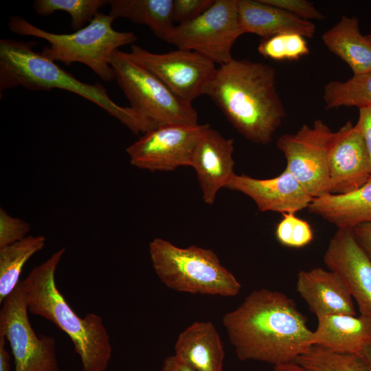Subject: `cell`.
<instances>
[{
  "instance_id": "cell-28",
  "label": "cell",
  "mask_w": 371,
  "mask_h": 371,
  "mask_svg": "<svg viewBox=\"0 0 371 371\" xmlns=\"http://www.w3.org/2000/svg\"><path fill=\"white\" fill-rule=\"evenodd\" d=\"M258 51L265 58L274 60H296L310 52L305 37L295 33L262 38Z\"/></svg>"
},
{
  "instance_id": "cell-8",
  "label": "cell",
  "mask_w": 371,
  "mask_h": 371,
  "mask_svg": "<svg viewBox=\"0 0 371 371\" xmlns=\"http://www.w3.org/2000/svg\"><path fill=\"white\" fill-rule=\"evenodd\" d=\"M243 34L238 0H215L197 18L175 25L165 42L195 52L220 66L234 59L232 48Z\"/></svg>"
},
{
  "instance_id": "cell-27",
  "label": "cell",
  "mask_w": 371,
  "mask_h": 371,
  "mask_svg": "<svg viewBox=\"0 0 371 371\" xmlns=\"http://www.w3.org/2000/svg\"><path fill=\"white\" fill-rule=\"evenodd\" d=\"M109 3L106 0H36L34 9L39 15L47 16L56 11L68 12L71 28L76 32L84 27L99 13V9Z\"/></svg>"
},
{
  "instance_id": "cell-9",
  "label": "cell",
  "mask_w": 371,
  "mask_h": 371,
  "mask_svg": "<svg viewBox=\"0 0 371 371\" xmlns=\"http://www.w3.org/2000/svg\"><path fill=\"white\" fill-rule=\"evenodd\" d=\"M336 131L321 120L277 141L287 170L313 198L329 194V151Z\"/></svg>"
},
{
  "instance_id": "cell-35",
  "label": "cell",
  "mask_w": 371,
  "mask_h": 371,
  "mask_svg": "<svg viewBox=\"0 0 371 371\" xmlns=\"http://www.w3.org/2000/svg\"><path fill=\"white\" fill-rule=\"evenodd\" d=\"M160 371H196L188 366L174 355L167 357L162 364Z\"/></svg>"
},
{
  "instance_id": "cell-14",
  "label": "cell",
  "mask_w": 371,
  "mask_h": 371,
  "mask_svg": "<svg viewBox=\"0 0 371 371\" xmlns=\"http://www.w3.org/2000/svg\"><path fill=\"white\" fill-rule=\"evenodd\" d=\"M370 177V161L363 135L356 124L348 121L336 131L329 151V194L355 191Z\"/></svg>"
},
{
  "instance_id": "cell-3",
  "label": "cell",
  "mask_w": 371,
  "mask_h": 371,
  "mask_svg": "<svg viewBox=\"0 0 371 371\" xmlns=\"http://www.w3.org/2000/svg\"><path fill=\"white\" fill-rule=\"evenodd\" d=\"M65 250L54 252L21 280L28 311L49 320L70 338L82 371H105L112 347L102 318L93 313L79 317L56 286L55 273Z\"/></svg>"
},
{
  "instance_id": "cell-5",
  "label": "cell",
  "mask_w": 371,
  "mask_h": 371,
  "mask_svg": "<svg viewBox=\"0 0 371 371\" xmlns=\"http://www.w3.org/2000/svg\"><path fill=\"white\" fill-rule=\"evenodd\" d=\"M115 19L109 14L98 13L89 23L72 34H55L42 30L25 19L10 18V31L21 36L43 38L49 45L41 54L52 61L66 65L80 63L91 68L102 80L113 79L111 62L113 53L121 46L137 40L132 32H118L112 27Z\"/></svg>"
},
{
  "instance_id": "cell-19",
  "label": "cell",
  "mask_w": 371,
  "mask_h": 371,
  "mask_svg": "<svg viewBox=\"0 0 371 371\" xmlns=\"http://www.w3.org/2000/svg\"><path fill=\"white\" fill-rule=\"evenodd\" d=\"M312 344L336 353L359 355L371 344V318L344 314L318 317Z\"/></svg>"
},
{
  "instance_id": "cell-39",
  "label": "cell",
  "mask_w": 371,
  "mask_h": 371,
  "mask_svg": "<svg viewBox=\"0 0 371 371\" xmlns=\"http://www.w3.org/2000/svg\"><path fill=\"white\" fill-rule=\"evenodd\" d=\"M366 36L368 38V39L371 42V32Z\"/></svg>"
},
{
  "instance_id": "cell-15",
  "label": "cell",
  "mask_w": 371,
  "mask_h": 371,
  "mask_svg": "<svg viewBox=\"0 0 371 371\" xmlns=\"http://www.w3.org/2000/svg\"><path fill=\"white\" fill-rule=\"evenodd\" d=\"M226 188L248 196L262 212L282 214L307 208L313 199L286 169L278 177L266 179L235 174Z\"/></svg>"
},
{
  "instance_id": "cell-12",
  "label": "cell",
  "mask_w": 371,
  "mask_h": 371,
  "mask_svg": "<svg viewBox=\"0 0 371 371\" xmlns=\"http://www.w3.org/2000/svg\"><path fill=\"white\" fill-rule=\"evenodd\" d=\"M209 126L208 124H169L149 131L127 147L130 162L152 172L190 166L195 147Z\"/></svg>"
},
{
  "instance_id": "cell-1",
  "label": "cell",
  "mask_w": 371,
  "mask_h": 371,
  "mask_svg": "<svg viewBox=\"0 0 371 371\" xmlns=\"http://www.w3.org/2000/svg\"><path fill=\"white\" fill-rule=\"evenodd\" d=\"M223 325L241 361L273 366L294 362L313 346V331L306 317L291 298L277 291H253L224 315Z\"/></svg>"
},
{
  "instance_id": "cell-22",
  "label": "cell",
  "mask_w": 371,
  "mask_h": 371,
  "mask_svg": "<svg viewBox=\"0 0 371 371\" xmlns=\"http://www.w3.org/2000/svg\"><path fill=\"white\" fill-rule=\"evenodd\" d=\"M326 47L351 69L353 75L371 70V42L363 36L355 16H341L322 34Z\"/></svg>"
},
{
  "instance_id": "cell-7",
  "label": "cell",
  "mask_w": 371,
  "mask_h": 371,
  "mask_svg": "<svg viewBox=\"0 0 371 371\" xmlns=\"http://www.w3.org/2000/svg\"><path fill=\"white\" fill-rule=\"evenodd\" d=\"M111 67L113 79L131 106L144 117L151 130L169 124H199L197 112L192 104L177 96L152 73L134 61L128 53L116 50Z\"/></svg>"
},
{
  "instance_id": "cell-4",
  "label": "cell",
  "mask_w": 371,
  "mask_h": 371,
  "mask_svg": "<svg viewBox=\"0 0 371 371\" xmlns=\"http://www.w3.org/2000/svg\"><path fill=\"white\" fill-rule=\"evenodd\" d=\"M32 42L0 40V92L23 87L31 91L61 89L93 102L126 126L133 133L150 130L144 117L131 106L113 102L100 83L83 82L61 69L41 52L32 49Z\"/></svg>"
},
{
  "instance_id": "cell-25",
  "label": "cell",
  "mask_w": 371,
  "mask_h": 371,
  "mask_svg": "<svg viewBox=\"0 0 371 371\" xmlns=\"http://www.w3.org/2000/svg\"><path fill=\"white\" fill-rule=\"evenodd\" d=\"M323 99L327 109L370 107L371 70L353 75L346 81L328 82L324 87Z\"/></svg>"
},
{
  "instance_id": "cell-32",
  "label": "cell",
  "mask_w": 371,
  "mask_h": 371,
  "mask_svg": "<svg viewBox=\"0 0 371 371\" xmlns=\"http://www.w3.org/2000/svg\"><path fill=\"white\" fill-rule=\"evenodd\" d=\"M264 2L283 9L301 19L324 21L326 17L314 4L307 0H262Z\"/></svg>"
},
{
  "instance_id": "cell-17",
  "label": "cell",
  "mask_w": 371,
  "mask_h": 371,
  "mask_svg": "<svg viewBox=\"0 0 371 371\" xmlns=\"http://www.w3.org/2000/svg\"><path fill=\"white\" fill-rule=\"evenodd\" d=\"M296 291L317 317L328 315H356L352 297L341 278L321 267L297 274Z\"/></svg>"
},
{
  "instance_id": "cell-20",
  "label": "cell",
  "mask_w": 371,
  "mask_h": 371,
  "mask_svg": "<svg viewBox=\"0 0 371 371\" xmlns=\"http://www.w3.org/2000/svg\"><path fill=\"white\" fill-rule=\"evenodd\" d=\"M174 355L196 371H223V346L210 322H195L184 329L175 342Z\"/></svg>"
},
{
  "instance_id": "cell-30",
  "label": "cell",
  "mask_w": 371,
  "mask_h": 371,
  "mask_svg": "<svg viewBox=\"0 0 371 371\" xmlns=\"http://www.w3.org/2000/svg\"><path fill=\"white\" fill-rule=\"evenodd\" d=\"M28 223L9 215L0 208V248L25 238L30 230Z\"/></svg>"
},
{
  "instance_id": "cell-29",
  "label": "cell",
  "mask_w": 371,
  "mask_h": 371,
  "mask_svg": "<svg viewBox=\"0 0 371 371\" xmlns=\"http://www.w3.org/2000/svg\"><path fill=\"white\" fill-rule=\"evenodd\" d=\"M277 225L276 237L283 246L301 248L313 240V231L308 222L297 217L293 213L283 214Z\"/></svg>"
},
{
  "instance_id": "cell-37",
  "label": "cell",
  "mask_w": 371,
  "mask_h": 371,
  "mask_svg": "<svg viewBox=\"0 0 371 371\" xmlns=\"http://www.w3.org/2000/svg\"><path fill=\"white\" fill-rule=\"evenodd\" d=\"M273 371H309L298 363L290 362L273 366Z\"/></svg>"
},
{
  "instance_id": "cell-26",
  "label": "cell",
  "mask_w": 371,
  "mask_h": 371,
  "mask_svg": "<svg viewBox=\"0 0 371 371\" xmlns=\"http://www.w3.org/2000/svg\"><path fill=\"white\" fill-rule=\"evenodd\" d=\"M309 371H371L359 355L339 354L313 345L295 361Z\"/></svg>"
},
{
  "instance_id": "cell-24",
  "label": "cell",
  "mask_w": 371,
  "mask_h": 371,
  "mask_svg": "<svg viewBox=\"0 0 371 371\" xmlns=\"http://www.w3.org/2000/svg\"><path fill=\"white\" fill-rule=\"evenodd\" d=\"M45 243L43 236H27L0 248V303L14 290L23 266Z\"/></svg>"
},
{
  "instance_id": "cell-36",
  "label": "cell",
  "mask_w": 371,
  "mask_h": 371,
  "mask_svg": "<svg viewBox=\"0 0 371 371\" xmlns=\"http://www.w3.org/2000/svg\"><path fill=\"white\" fill-rule=\"evenodd\" d=\"M5 337L0 335V371H11L10 356L5 348Z\"/></svg>"
},
{
  "instance_id": "cell-38",
  "label": "cell",
  "mask_w": 371,
  "mask_h": 371,
  "mask_svg": "<svg viewBox=\"0 0 371 371\" xmlns=\"http://www.w3.org/2000/svg\"><path fill=\"white\" fill-rule=\"evenodd\" d=\"M371 368V344L366 346L359 353Z\"/></svg>"
},
{
  "instance_id": "cell-21",
  "label": "cell",
  "mask_w": 371,
  "mask_h": 371,
  "mask_svg": "<svg viewBox=\"0 0 371 371\" xmlns=\"http://www.w3.org/2000/svg\"><path fill=\"white\" fill-rule=\"evenodd\" d=\"M307 208L338 229H352L358 225L371 223V177L351 192L313 198Z\"/></svg>"
},
{
  "instance_id": "cell-11",
  "label": "cell",
  "mask_w": 371,
  "mask_h": 371,
  "mask_svg": "<svg viewBox=\"0 0 371 371\" xmlns=\"http://www.w3.org/2000/svg\"><path fill=\"white\" fill-rule=\"evenodd\" d=\"M128 54L177 96L190 104L204 95L217 69L214 62L190 50L179 49L159 54L133 45Z\"/></svg>"
},
{
  "instance_id": "cell-13",
  "label": "cell",
  "mask_w": 371,
  "mask_h": 371,
  "mask_svg": "<svg viewBox=\"0 0 371 371\" xmlns=\"http://www.w3.org/2000/svg\"><path fill=\"white\" fill-rule=\"evenodd\" d=\"M324 261L344 281L361 315L371 318V258L351 229H338L329 242Z\"/></svg>"
},
{
  "instance_id": "cell-31",
  "label": "cell",
  "mask_w": 371,
  "mask_h": 371,
  "mask_svg": "<svg viewBox=\"0 0 371 371\" xmlns=\"http://www.w3.org/2000/svg\"><path fill=\"white\" fill-rule=\"evenodd\" d=\"M214 1L173 0V21L181 24L192 21L210 8L214 3Z\"/></svg>"
},
{
  "instance_id": "cell-33",
  "label": "cell",
  "mask_w": 371,
  "mask_h": 371,
  "mask_svg": "<svg viewBox=\"0 0 371 371\" xmlns=\"http://www.w3.org/2000/svg\"><path fill=\"white\" fill-rule=\"evenodd\" d=\"M359 114L355 124L364 139L371 166V106L359 109Z\"/></svg>"
},
{
  "instance_id": "cell-16",
  "label": "cell",
  "mask_w": 371,
  "mask_h": 371,
  "mask_svg": "<svg viewBox=\"0 0 371 371\" xmlns=\"http://www.w3.org/2000/svg\"><path fill=\"white\" fill-rule=\"evenodd\" d=\"M234 139L207 127L194 150L190 166L197 175L205 203H214L218 192L226 188L235 173Z\"/></svg>"
},
{
  "instance_id": "cell-23",
  "label": "cell",
  "mask_w": 371,
  "mask_h": 371,
  "mask_svg": "<svg viewBox=\"0 0 371 371\" xmlns=\"http://www.w3.org/2000/svg\"><path fill=\"white\" fill-rule=\"evenodd\" d=\"M109 14L115 19H128L146 25L154 34L165 41L173 27V0H109Z\"/></svg>"
},
{
  "instance_id": "cell-6",
  "label": "cell",
  "mask_w": 371,
  "mask_h": 371,
  "mask_svg": "<svg viewBox=\"0 0 371 371\" xmlns=\"http://www.w3.org/2000/svg\"><path fill=\"white\" fill-rule=\"evenodd\" d=\"M149 254L155 272L170 289L221 297H234L240 291L241 284L212 249L179 247L155 238L149 244Z\"/></svg>"
},
{
  "instance_id": "cell-2",
  "label": "cell",
  "mask_w": 371,
  "mask_h": 371,
  "mask_svg": "<svg viewBox=\"0 0 371 371\" xmlns=\"http://www.w3.org/2000/svg\"><path fill=\"white\" fill-rule=\"evenodd\" d=\"M246 139L269 144L286 113L276 87V69L247 59L220 65L204 90Z\"/></svg>"
},
{
  "instance_id": "cell-34",
  "label": "cell",
  "mask_w": 371,
  "mask_h": 371,
  "mask_svg": "<svg viewBox=\"0 0 371 371\" xmlns=\"http://www.w3.org/2000/svg\"><path fill=\"white\" fill-rule=\"evenodd\" d=\"M351 230L357 243L371 258V223L358 225Z\"/></svg>"
},
{
  "instance_id": "cell-10",
  "label": "cell",
  "mask_w": 371,
  "mask_h": 371,
  "mask_svg": "<svg viewBox=\"0 0 371 371\" xmlns=\"http://www.w3.org/2000/svg\"><path fill=\"white\" fill-rule=\"evenodd\" d=\"M2 303L0 335L10 344L14 371H61L56 355L55 339L37 336L30 323L21 281Z\"/></svg>"
},
{
  "instance_id": "cell-18",
  "label": "cell",
  "mask_w": 371,
  "mask_h": 371,
  "mask_svg": "<svg viewBox=\"0 0 371 371\" xmlns=\"http://www.w3.org/2000/svg\"><path fill=\"white\" fill-rule=\"evenodd\" d=\"M238 13L243 34H255L263 38L285 33L298 34L311 38L316 31L312 21L262 0H238Z\"/></svg>"
}]
</instances>
